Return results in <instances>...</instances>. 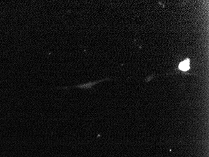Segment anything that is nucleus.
Returning a JSON list of instances; mask_svg holds the SVG:
<instances>
[{
    "label": "nucleus",
    "mask_w": 209,
    "mask_h": 157,
    "mask_svg": "<svg viewBox=\"0 0 209 157\" xmlns=\"http://www.w3.org/2000/svg\"><path fill=\"white\" fill-rule=\"evenodd\" d=\"M179 68L182 71H187L190 69V60L188 58L182 62L179 65Z\"/></svg>",
    "instance_id": "obj_1"
},
{
    "label": "nucleus",
    "mask_w": 209,
    "mask_h": 157,
    "mask_svg": "<svg viewBox=\"0 0 209 157\" xmlns=\"http://www.w3.org/2000/svg\"><path fill=\"white\" fill-rule=\"evenodd\" d=\"M108 78H107V79H105V80H108ZM105 80L104 79V80H102V81H98L94 82H89V83H87V84H82V85H78L75 86V87H72V88H81V89H89V88H91L94 85L98 84V82H102V81H104Z\"/></svg>",
    "instance_id": "obj_2"
}]
</instances>
